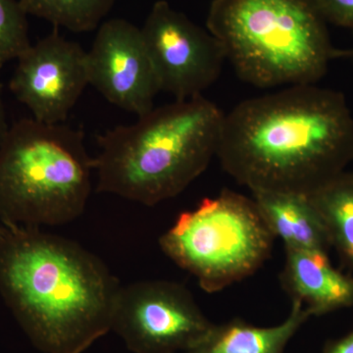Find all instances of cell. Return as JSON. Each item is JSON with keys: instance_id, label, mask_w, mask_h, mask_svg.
<instances>
[{"instance_id": "5bb4252c", "label": "cell", "mask_w": 353, "mask_h": 353, "mask_svg": "<svg viewBox=\"0 0 353 353\" xmlns=\"http://www.w3.org/2000/svg\"><path fill=\"white\" fill-rule=\"evenodd\" d=\"M341 261L353 271V171H343L308 194Z\"/></svg>"}, {"instance_id": "44dd1931", "label": "cell", "mask_w": 353, "mask_h": 353, "mask_svg": "<svg viewBox=\"0 0 353 353\" xmlns=\"http://www.w3.org/2000/svg\"><path fill=\"white\" fill-rule=\"evenodd\" d=\"M1 230H2V224H1V223H0V233H1Z\"/></svg>"}, {"instance_id": "ffe728a7", "label": "cell", "mask_w": 353, "mask_h": 353, "mask_svg": "<svg viewBox=\"0 0 353 353\" xmlns=\"http://www.w3.org/2000/svg\"><path fill=\"white\" fill-rule=\"evenodd\" d=\"M345 58V59H353V48L350 50H334V59Z\"/></svg>"}, {"instance_id": "277c9868", "label": "cell", "mask_w": 353, "mask_h": 353, "mask_svg": "<svg viewBox=\"0 0 353 353\" xmlns=\"http://www.w3.org/2000/svg\"><path fill=\"white\" fill-rule=\"evenodd\" d=\"M314 0H213L206 29L241 80L261 88L315 85L334 60Z\"/></svg>"}, {"instance_id": "52a82bcc", "label": "cell", "mask_w": 353, "mask_h": 353, "mask_svg": "<svg viewBox=\"0 0 353 353\" xmlns=\"http://www.w3.org/2000/svg\"><path fill=\"white\" fill-rule=\"evenodd\" d=\"M189 289L166 280L121 285L111 332L132 353L187 352L210 328Z\"/></svg>"}, {"instance_id": "9c48e42d", "label": "cell", "mask_w": 353, "mask_h": 353, "mask_svg": "<svg viewBox=\"0 0 353 353\" xmlns=\"http://www.w3.org/2000/svg\"><path fill=\"white\" fill-rule=\"evenodd\" d=\"M9 83L14 97L46 124H62L88 85L87 51L57 31L17 59Z\"/></svg>"}, {"instance_id": "d6986e66", "label": "cell", "mask_w": 353, "mask_h": 353, "mask_svg": "<svg viewBox=\"0 0 353 353\" xmlns=\"http://www.w3.org/2000/svg\"><path fill=\"white\" fill-rule=\"evenodd\" d=\"M8 128L6 122V108H4L3 101H2L1 94H0V143H1Z\"/></svg>"}, {"instance_id": "e0dca14e", "label": "cell", "mask_w": 353, "mask_h": 353, "mask_svg": "<svg viewBox=\"0 0 353 353\" xmlns=\"http://www.w3.org/2000/svg\"><path fill=\"white\" fill-rule=\"evenodd\" d=\"M314 3L327 23L353 32V0H314Z\"/></svg>"}, {"instance_id": "7a4b0ae2", "label": "cell", "mask_w": 353, "mask_h": 353, "mask_svg": "<svg viewBox=\"0 0 353 353\" xmlns=\"http://www.w3.org/2000/svg\"><path fill=\"white\" fill-rule=\"evenodd\" d=\"M120 287L108 265L75 241L2 224L0 296L39 352L83 353L111 332Z\"/></svg>"}, {"instance_id": "30bf717a", "label": "cell", "mask_w": 353, "mask_h": 353, "mask_svg": "<svg viewBox=\"0 0 353 353\" xmlns=\"http://www.w3.org/2000/svg\"><path fill=\"white\" fill-rule=\"evenodd\" d=\"M88 85L110 103L143 116L160 92L141 29L120 18L104 21L87 52Z\"/></svg>"}, {"instance_id": "8fae6325", "label": "cell", "mask_w": 353, "mask_h": 353, "mask_svg": "<svg viewBox=\"0 0 353 353\" xmlns=\"http://www.w3.org/2000/svg\"><path fill=\"white\" fill-rule=\"evenodd\" d=\"M281 284L292 301L311 316H322L353 306V277L341 273L328 253L285 250Z\"/></svg>"}, {"instance_id": "9a60e30c", "label": "cell", "mask_w": 353, "mask_h": 353, "mask_svg": "<svg viewBox=\"0 0 353 353\" xmlns=\"http://www.w3.org/2000/svg\"><path fill=\"white\" fill-rule=\"evenodd\" d=\"M117 0H19L27 15L74 32L99 29Z\"/></svg>"}, {"instance_id": "3957f363", "label": "cell", "mask_w": 353, "mask_h": 353, "mask_svg": "<svg viewBox=\"0 0 353 353\" xmlns=\"http://www.w3.org/2000/svg\"><path fill=\"white\" fill-rule=\"evenodd\" d=\"M225 114L203 95L153 108L97 139V192L146 206L183 192L217 155Z\"/></svg>"}, {"instance_id": "7c38bea8", "label": "cell", "mask_w": 353, "mask_h": 353, "mask_svg": "<svg viewBox=\"0 0 353 353\" xmlns=\"http://www.w3.org/2000/svg\"><path fill=\"white\" fill-rule=\"evenodd\" d=\"M252 199L274 238L285 250L328 253L326 227L308 194L282 190H252Z\"/></svg>"}, {"instance_id": "4fadbf2b", "label": "cell", "mask_w": 353, "mask_h": 353, "mask_svg": "<svg viewBox=\"0 0 353 353\" xmlns=\"http://www.w3.org/2000/svg\"><path fill=\"white\" fill-rule=\"evenodd\" d=\"M309 318L303 303L292 301L289 315L276 326L257 327L238 318L212 323L185 353H285L288 343Z\"/></svg>"}, {"instance_id": "2e32d148", "label": "cell", "mask_w": 353, "mask_h": 353, "mask_svg": "<svg viewBox=\"0 0 353 353\" xmlns=\"http://www.w3.org/2000/svg\"><path fill=\"white\" fill-rule=\"evenodd\" d=\"M27 16L19 0H0V68L31 46Z\"/></svg>"}, {"instance_id": "6da1fadb", "label": "cell", "mask_w": 353, "mask_h": 353, "mask_svg": "<svg viewBox=\"0 0 353 353\" xmlns=\"http://www.w3.org/2000/svg\"><path fill=\"white\" fill-rule=\"evenodd\" d=\"M216 157L250 192L311 194L353 161L345 95L299 85L241 102L225 114Z\"/></svg>"}, {"instance_id": "ac0fdd59", "label": "cell", "mask_w": 353, "mask_h": 353, "mask_svg": "<svg viewBox=\"0 0 353 353\" xmlns=\"http://www.w3.org/2000/svg\"><path fill=\"white\" fill-rule=\"evenodd\" d=\"M323 353H353V330L347 336L329 343Z\"/></svg>"}, {"instance_id": "ba28073f", "label": "cell", "mask_w": 353, "mask_h": 353, "mask_svg": "<svg viewBox=\"0 0 353 353\" xmlns=\"http://www.w3.org/2000/svg\"><path fill=\"white\" fill-rule=\"evenodd\" d=\"M160 92L185 101L219 79L226 61L217 39L166 0H158L141 28Z\"/></svg>"}, {"instance_id": "5b68a950", "label": "cell", "mask_w": 353, "mask_h": 353, "mask_svg": "<svg viewBox=\"0 0 353 353\" xmlns=\"http://www.w3.org/2000/svg\"><path fill=\"white\" fill-rule=\"evenodd\" d=\"M94 158L82 131L26 118L0 143V223L59 226L85 212Z\"/></svg>"}, {"instance_id": "8992f818", "label": "cell", "mask_w": 353, "mask_h": 353, "mask_svg": "<svg viewBox=\"0 0 353 353\" xmlns=\"http://www.w3.org/2000/svg\"><path fill=\"white\" fill-rule=\"evenodd\" d=\"M274 241L252 199L223 190L181 213L159 245L204 292L214 294L259 271Z\"/></svg>"}]
</instances>
